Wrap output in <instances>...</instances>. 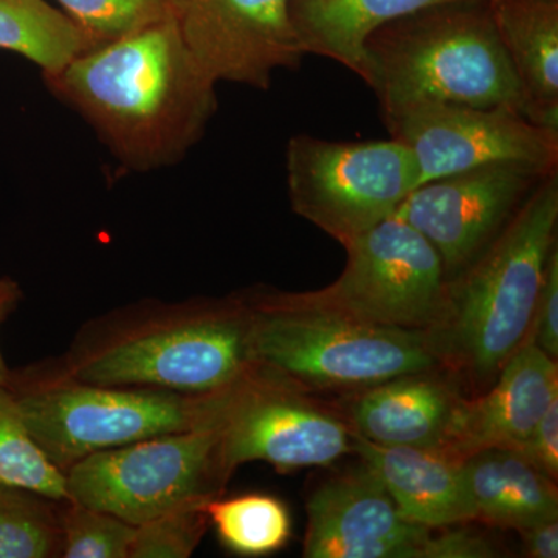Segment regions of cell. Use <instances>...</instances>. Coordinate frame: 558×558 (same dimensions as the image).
Listing matches in <instances>:
<instances>
[{"label": "cell", "mask_w": 558, "mask_h": 558, "mask_svg": "<svg viewBox=\"0 0 558 558\" xmlns=\"http://www.w3.org/2000/svg\"><path fill=\"white\" fill-rule=\"evenodd\" d=\"M362 80L384 117L428 105L508 108L524 116L523 89L487 0L444 3L377 28L363 46Z\"/></svg>", "instance_id": "277c9868"}, {"label": "cell", "mask_w": 558, "mask_h": 558, "mask_svg": "<svg viewBox=\"0 0 558 558\" xmlns=\"http://www.w3.org/2000/svg\"><path fill=\"white\" fill-rule=\"evenodd\" d=\"M475 521L502 529H524L558 519L557 481L520 451L488 449L462 459Z\"/></svg>", "instance_id": "d6986e66"}, {"label": "cell", "mask_w": 558, "mask_h": 558, "mask_svg": "<svg viewBox=\"0 0 558 558\" xmlns=\"http://www.w3.org/2000/svg\"><path fill=\"white\" fill-rule=\"evenodd\" d=\"M558 399L557 360L524 341L488 391L458 400L439 451L465 459L488 449L517 450Z\"/></svg>", "instance_id": "9a60e30c"}, {"label": "cell", "mask_w": 558, "mask_h": 558, "mask_svg": "<svg viewBox=\"0 0 558 558\" xmlns=\"http://www.w3.org/2000/svg\"><path fill=\"white\" fill-rule=\"evenodd\" d=\"M208 502L183 506L135 526L128 558L193 556L209 527Z\"/></svg>", "instance_id": "4316f807"}, {"label": "cell", "mask_w": 558, "mask_h": 558, "mask_svg": "<svg viewBox=\"0 0 558 558\" xmlns=\"http://www.w3.org/2000/svg\"><path fill=\"white\" fill-rule=\"evenodd\" d=\"M230 478L218 435L207 427L98 451L65 472L70 501L105 510L134 526L220 498Z\"/></svg>", "instance_id": "9c48e42d"}, {"label": "cell", "mask_w": 558, "mask_h": 558, "mask_svg": "<svg viewBox=\"0 0 558 558\" xmlns=\"http://www.w3.org/2000/svg\"><path fill=\"white\" fill-rule=\"evenodd\" d=\"M558 170L550 172L497 240L447 284V304L427 330L440 368L487 385L527 340L546 260L557 245Z\"/></svg>", "instance_id": "3957f363"}, {"label": "cell", "mask_w": 558, "mask_h": 558, "mask_svg": "<svg viewBox=\"0 0 558 558\" xmlns=\"http://www.w3.org/2000/svg\"><path fill=\"white\" fill-rule=\"evenodd\" d=\"M25 427L62 472L98 451L196 425L199 396L76 379L61 360L9 369L0 385Z\"/></svg>", "instance_id": "8992f818"}, {"label": "cell", "mask_w": 558, "mask_h": 558, "mask_svg": "<svg viewBox=\"0 0 558 558\" xmlns=\"http://www.w3.org/2000/svg\"><path fill=\"white\" fill-rule=\"evenodd\" d=\"M220 545L242 557H263L284 548L292 520L281 499L264 494L216 498L207 505Z\"/></svg>", "instance_id": "7402d4cb"}, {"label": "cell", "mask_w": 558, "mask_h": 558, "mask_svg": "<svg viewBox=\"0 0 558 558\" xmlns=\"http://www.w3.org/2000/svg\"><path fill=\"white\" fill-rule=\"evenodd\" d=\"M134 532V524L105 510L62 501V558H128Z\"/></svg>", "instance_id": "484cf974"}, {"label": "cell", "mask_w": 558, "mask_h": 558, "mask_svg": "<svg viewBox=\"0 0 558 558\" xmlns=\"http://www.w3.org/2000/svg\"><path fill=\"white\" fill-rule=\"evenodd\" d=\"M306 510V558H418L432 532L403 519L365 465L315 488Z\"/></svg>", "instance_id": "5bb4252c"}, {"label": "cell", "mask_w": 558, "mask_h": 558, "mask_svg": "<svg viewBox=\"0 0 558 558\" xmlns=\"http://www.w3.org/2000/svg\"><path fill=\"white\" fill-rule=\"evenodd\" d=\"M524 553L532 558L558 557V519L520 529Z\"/></svg>", "instance_id": "4dcf8cb0"}, {"label": "cell", "mask_w": 558, "mask_h": 558, "mask_svg": "<svg viewBox=\"0 0 558 558\" xmlns=\"http://www.w3.org/2000/svg\"><path fill=\"white\" fill-rule=\"evenodd\" d=\"M459 399L453 381L435 369L405 374L359 391L348 424L380 446L439 450Z\"/></svg>", "instance_id": "e0dca14e"}, {"label": "cell", "mask_w": 558, "mask_h": 558, "mask_svg": "<svg viewBox=\"0 0 558 558\" xmlns=\"http://www.w3.org/2000/svg\"><path fill=\"white\" fill-rule=\"evenodd\" d=\"M524 97V116L558 130V0H487Z\"/></svg>", "instance_id": "ac0fdd59"}, {"label": "cell", "mask_w": 558, "mask_h": 558, "mask_svg": "<svg viewBox=\"0 0 558 558\" xmlns=\"http://www.w3.org/2000/svg\"><path fill=\"white\" fill-rule=\"evenodd\" d=\"M347 267L328 288L275 293L310 307L407 330L438 325L447 304V278L438 252L405 220L392 215L347 245Z\"/></svg>", "instance_id": "30bf717a"}, {"label": "cell", "mask_w": 558, "mask_h": 558, "mask_svg": "<svg viewBox=\"0 0 558 558\" xmlns=\"http://www.w3.org/2000/svg\"><path fill=\"white\" fill-rule=\"evenodd\" d=\"M352 453L362 458L410 523L435 531L475 521L459 459L439 450L380 446L354 432Z\"/></svg>", "instance_id": "2e32d148"}, {"label": "cell", "mask_w": 558, "mask_h": 558, "mask_svg": "<svg viewBox=\"0 0 558 558\" xmlns=\"http://www.w3.org/2000/svg\"><path fill=\"white\" fill-rule=\"evenodd\" d=\"M256 363L304 391H362L440 368L424 330L371 325L333 312L293 306L275 290L244 293Z\"/></svg>", "instance_id": "5b68a950"}, {"label": "cell", "mask_w": 558, "mask_h": 558, "mask_svg": "<svg viewBox=\"0 0 558 558\" xmlns=\"http://www.w3.org/2000/svg\"><path fill=\"white\" fill-rule=\"evenodd\" d=\"M94 46L86 32L47 0H0V50L38 65L43 76L60 72Z\"/></svg>", "instance_id": "44dd1931"}, {"label": "cell", "mask_w": 558, "mask_h": 558, "mask_svg": "<svg viewBox=\"0 0 558 558\" xmlns=\"http://www.w3.org/2000/svg\"><path fill=\"white\" fill-rule=\"evenodd\" d=\"M44 80L137 172L179 163L218 109V84L191 53L178 17L97 44Z\"/></svg>", "instance_id": "6da1fadb"}, {"label": "cell", "mask_w": 558, "mask_h": 558, "mask_svg": "<svg viewBox=\"0 0 558 558\" xmlns=\"http://www.w3.org/2000/svg\"><path fill=\"white\" fill-rule=\"evenodd\" d=\"M76 379L204 396L256 362L244 293L140 300L87 319L60 359Z\"/></svg>", "instance_id": "7a4b0ae2"}, {"label": "cell", "mask_w": 558, "mask_h": 558, "mask_svg": "<svg viewBox=\"0 0 558 558\" xmlns=\"http://www.w3.org/2000/svg\"><path fill=\"white\" fill-rule=\"evenodd\" d=\"M527 341L542 349L550 359H558V248L546 260L542 290L532 318Z\"/></svg>", "instance_id": "83f0119b"}, {"label": "cell", "mask_w": 558, "mask_h": 558, "mask_svg": "<svg viewBox=\"0 0 558 558\" xmlns=\"http://www.w3.org/2000/svg\"><path fill=\"white\" fill-rule=\"evenodd\" d=\"M550 172L523 163L484 165L422 183L395 215L438 252L449 282L497 240Z\"/></svg>", "instance_id": "7c38bea8"}, {"label": "cell", "mask_w": 558, "mask_h": 558, "mask_svg": "<svg viewBox=\"0 0 558 558\" xmlns=\"http://www.w3.org/2000/svg\"><path fill=\"white\" fill-rule=\"evenodd\" d=\"M95 44L178 17L180 0H54Z\"/></svg>", "instance_id": "d4e9b609"}, {"label": "cell", "mask_w": 558, "mask_h": 558, "mask_svg": "<svg viewBox=\"0 0 558 558\" xmlns=\"http://www.w3.org/2000/svg\"><path fill=\"white\" fill-rule=\"evenodd\" d=\"M464 0H292L290 14L304 53L339 62L363 76L371 33L417 11Z\"/></svg>", "instance_id": "ffe728a7"}, {"label": "cell", "mask_w": 558, "mask_h": 558, "mask_svg": "<svg viewBox=\"0 0 558 558\" xmlns=\"http://www.w3.org/2000/svg\"><path fill=\"white\" fill-rule=\"evenodd\" d=\"M62 501L0 483V558H60Z\"/></svg>", "instance_id": "603a6c76"}, {"label": "cell", "mask_w": 558, "mask_h": 558, "mask_svg": "<svg viewBox=\"0 0 558 558\" xmlns=\"http://www.w3.org/2000/svg\"><path fill=\"white\" fill-rule=\"evenodd\" d=\"M194 427L215 429L230 475L255 461L278 472L329 468L352 453L348 422L256 362L227 387L199 396Z\"/></svg>", "instance_id": "52a82bcc"}, {"label": "cell", "mask_w": 558, "mask_h": 558, "mask_svg": "<svg viewBox=\"0 0 558 558\" xmlns=\"http://www.w3.org/2000/svg\"><path fill=\"white\" fill-rule=\"evenodd\" d=\"M0 483L68 501L65 473L32 438L9 392L0 387Z\"/></svg>", "instance_id": "cb8c5ba5"}, {"label": "cell", "mask_w": 558, "mask_h": 558, "mask_svg": "<svg viewBox=\"0 0 558 558\" xmlns=\"http://www.w3.org/2000/svg\"><path fill=\"white\" fill-rule=\"evenodd\" d=\"M22 300V289L20 282L10 277H0V328L5 319L16 311ZM9 366L3 360L2 349H0V385L5 380L9 374Z\"/></svg>", "instance_id": "1f68e13d"}, {"label": "cell", "mask_w": 558, "mask_h": 558, "mask_svg": "<svg viewBox=\"0 0 558 558\" xmlns=\"http://www.w3.org/2000/svg\"><path fill=\"white\" fill-rule=\"evenodd\" d=\"M290 207L343 247L391 218L421 185L399 140L330 142L300 134L286 150Z\"/></svg>", "instance_id": "ba28073f"}, {"label": "cell", "mask_w": 558, "mask_h": 558, "mask_svg": "<svg viewBox=\"0 0 558 558\" xmlns=\"http://www.w3.org/2000/svg\"><path fill=\"white\" fill-rule=\"evenodd\" d=\"M499 549L483 535L465 529L446 527L439 535L429 532L418 548V558H494Z\"/></svg>", "instance_id": "f1b7e54d"}, {"label": "cell", "mask_w": 558, "mask_h": 558, "mask_svg": "<svg viewBox=\"0 0 558 558\" xmlns=\"http://www.w3.org/2000/svg\"><path fill=\"white\" fill-rule=\"evenodd\" d=\"M391 138L413 154L422 183L492 163L558 170V130L508 108L417 106L384 117Z\"/></svg>", "instance_id": "8fae6325"}, {"label": "cell", "mask_w": 558, "mask_h": 558, "mask_svg": "<svg viewBox=\"0 0 558 558\" xmlns=\"http://www.w3.org/2000/svg\"><path fill=\"white\" fill-rule=\"evenodd\" d=\"M292 0H180L186 46L219 83L267 90L278 70L306 57L290 14Z\"/></svg>", "instance_id": "4fadbf2b"}, {"label": "cell", "mask_w": 558, "mask_h": 558, "mask_svg": "<svg viewBox=\"0 0 558 558\" xmlns=\"http://www.w3.org/2000/svg\"><path fill=\"white\" fill-rule=\"evenodd\" d=\"M550 480L558 478V399L539 418L526 442L517 449Z\"/></svg>", "instance_id": "f546056e"}]
</instances>
